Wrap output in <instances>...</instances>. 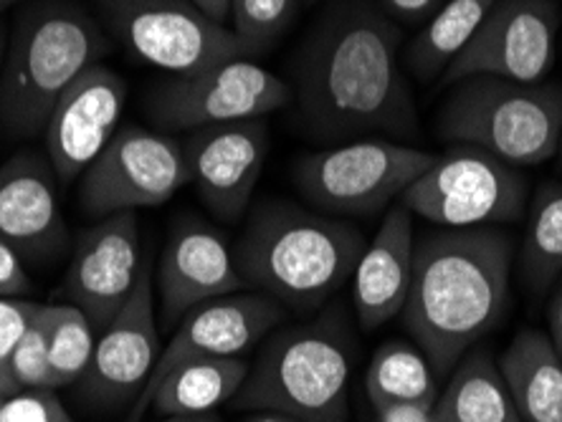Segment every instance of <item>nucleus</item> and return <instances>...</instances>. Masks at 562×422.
<instances>
[{
  "label": "nucleus",
  "mask_w": 562,
  "mask_h": 422,
  "mask_svg": "<svg viewBox=\"0 0 562 422\" xmlns=\"http://www.w3.org/2000/svg\"><path fill=\"white\" fill-rule=\"evenodd\" d=\"M294 77L300 122L314 139L416 135L418 114L401 64V28L370 3L333 8L310 33Z\"/></svg>",
  "instance_id": "obj_1"
},
{
  "label": "nucleus",
  "mask_w": 562,
  "mask_h": 422,
  "mask_svg": "<svg viewBox=\"0 0 562 422\" xmlns=\"http://www.w3.org/2000/svg\"><path fill=\"white\" fill-rule=\"evenodd\" d=\"M515 241L494 228H438L416 238L403 324L436 377L502 324L509 309Z\"/></svg>",
  "instance_id": "obj_2"
},
{
  "label": "nucleus",
  "mask_w": 562,
  "mask_h": 422,
  "mask_svg": "<svg viewBox=\"0 0 562 422\" xmlns=\"http://www.w3.org/2000/svg\"><path fill=\"white\" fill-rule=\"evenodd\" d=\"M366 246V236L335 215L269 201L249 215L234 259L249 292L314 313L352 278Z\"/></svg>",
  "instance_id": "obj_3"
},
{
  "label": "nucleus",
  "mask_w": 562,
  "mask_h": 422,
  "mask_svg": "<svg viewBox=\"0 0 562 422\" xmlns=\"http://www.w3.org/2000/svg\"><path fill=\"white\" fill-rule=\"evenodd\" d=\"M355 337L340 304L263 339L234 410H279L302 422H347Z\"/></svg>",
  "instance_id": "obj_4"
},
{
  "label": "nucleus",
  "mask_w": 562,
  "mask_h": 422,
  "mask_svg": "<svg viewBox=\"0 0 562 422\" xmlns=\"http://www.w3.org/2000/svg\"><path fill=\"white\" fill-rule=\"evenodd\" d=\"M104 52L99 23L71 0L26 8L13 23L0 66V127L15 137L44 132L64 91Z\"/></svg>",
  "instance_id": "obj_5"
},
{
  "label": "nucleus",
  "mask_w": 562,
  "mask_h": 422,
  "mask_svg": "<svg viewBox=\"0 0 562 422\" xmlns=\"http://www.w3.org/2000/svg\"><path fill=\"white\" fill-rule=\"evenodd\" d=\"M451 87L436 117L438 137L446 142L482 147L515 168H532L558 155L560 84L469 77Z\"/></svg>",
  "instance_id": "obj_6"
},
{
  "label": "nucleus",
  "mask_w": 562,
  "mask_h": 422,
  "mask_svg": "<svg viewBox=\"0 0 562 422\" xmlns=\"http://www.w3.org/2000/svg\"><path fill=\"white\" fill-rule=\"evenodd\" d=\"M436 162L434 152L362 137L312 152L294 164V185L314 208L329 215L387 210Z\"/></svg>",
  "instance_id": "obj_7"
},
{
  "label": "nucleus",
  "mask_w": 562,
  "mask_h": 422,
  "mask_svg": "<svg viewBox=\"0 0 562 422\" xmlns=\"http://www.w3.org/2000/svg\"><path fill=\"white\" fill-rule=\"evenodd\" d=\"M530 182L515 164L482 147L453 145L406 193L401 205L441 228H482L525 215Z\"/></svg>",
  "instance_id": "obj_8"
},
{
  "label": "nucleus",
  "mask_w": 562,
  "mask_h": 422,
  "mask_svg": "<svg viewBox=\"0 0 562 422\" xmlns=\"http://www.w3.org/2000/svg\"><path fill=\"white\" fill-rule=\"evenodd\" d=\"M106 26L137 59L190 77L246 59L231 28L211 21L193 0H97Z\"/></svg>",
  "instance_id": "obj_9"
},
{
  "label": "nucleus",
  "mask_w": 562,
  "mask_h": 422,
  "mask_svg": "<svg viewBox=\"0 0 562 422\" xmlns=\"http://www.w3.org/2000/svg\"><path fill=\"white\" fill-rule=\"evenodd\" d=\"M190 182L183 145L147 127H120L81 175V210L94 218L157 208Z\"/></svg>",
  "instance_id": "obj_10"
},
{
  "label": "nucleus",
  "mask_w": 562,
  "mask_h": 422,
  "mask_svg": "<svg viewBox=\"0 0 562 422\" xmlns=\"http://www.w3.org/2000/svg\"><path fill=\"white\" fill-rule=\"evenodd\" d=\"M292 87L251 59L172 77L150 94V114L162 129L193 132L213 124L261 119L292 102Z\"/></svg>",
  "instance_id": "obj_11"
},
{
  "label": "nucleus",
  "mask_w": 562,
  "mask_h": 422,
  "mask_svg": "<svg viewBox=\"0 0 562 422\" xmlns=\"http://www.w3.org/2000/svg\"><path fill=\"white\" fill-rule=\"evenodd\" d=\"M160 327L155 311V269L143 263L135 294L104 332H99L92 360L74 390L94 412L135 408L160 360Z\"/></svg>",
  "instance_id": "obj_12"
},
{
  "label": "nucleus",
  "mask_w": 562,
  "mask_h": 422,
  "mask_svg": "<svg viewBox=\"0 0 562 422\" xmlns=\"http://www.w3.org/2000/svg\"><path fill=\"white\" fill-rule=\"evenodd\" d=\"M558 0H497L482 26L443 73V84L469 77H497L537 84L555 66Z\"/></svg>",
  "instance_id": "obj_13"
},
{
  "label": "nucleus",
  "mask_w": 562,
  "mask_h": 422,
  "mask_svg": "<svg viewBox=\"0 0 562 422\" xmlns=\"http://www.w3.org/2000/svg\"><path fill=\"white\" fill-rule=\"evenodd\" d=\"M195 193L223 223L249 210L269 157V127L261 119L193 129L183 145Z\"/></svg>",
  "instance_id": "obj_14"
},
{
  "label": "nucleus",
  "mask_w": 562,
  "mask_h": 422,
  "mask_svg": "<svg viewBox=\"0 0 562 422\" xmlns=\"http://www.w3.org/2000/svg\"><path fill=\"white\" fill-rule=\"evenodd\" d=\"M143 263L137 215L102 218L81 236L74 251L64 281L66 304L79 306L97 332H104L135 294Z\"/></svg>",
  "instance_id": "obj_15"
},
{
  "label": "nucleus",
  "mask_w": 562,
  "mask_h": 422,
  "mask_svg": "<svg viewBox=\"0 0 562 422\" xmlns=\"http://www.w3.org/2000/svg\"><path fill=\"white\" fill-rule=\"evenodd\" d=\"M127 102V81L94 64L56 102L46 122V155L56 180L71 185L117 135Z\"/></svg>",
  "instance_id": "obj_16"
},
{
  "label": "nucleus",
  "mask_w": 562,
  "mask_h": 422,
  "mask_svg": "<svg viewBox=\"0 0 562 422\" xmlns=\"http://www.w3.org/2000/svg\"><path fill=\"white\" fill-rule=\"evenodd\" d=\"M236 292L246 286L226 238L193 215L176 220L155 269V299L165 324H178L195 306Z\"/></svg>",
  "instance_id": "obj_17"
},
{
  "label": "nucleus",
  "mask_w": 562,
  "mask_h": 422,
  "mask_svg": "<svg viewBox=\"0 0 562 422\" xmlns=\"http://www.w3.org/2000/svg\"><path fill=\"white\" fill-rule=\"evenodd\" d=\"M284 306L259 292H236L190 309L165 346L145 397L172 367L188 360H236L263 342L284 321Z\"/></svg>",
  "instance_id": "obj_18"
},
{
  "label": "nucleus",
  "mask_w": 562,
  "mask_h": 422,
  "mask_svg": "<svg viewBox=\"0 0 562 422\" xmlns=\"http://www.w3.org/2000/svg\"><path fill=\"white\" fill-rule=\"evenodd\" d=\"M0 238L31 263L56 259L69 243L54 168L36 152L0 164Z\"/></svg>",
  "instance_id": "obj_19"
},
{
  "label": "nucleus",
  "mask_w": 562,
  "mask_h": 422,
  "mask_svg": "<svg viewBox=\"0 0 562 422\" xmlns=\"http://www.w3.org/2000/svg\"><path fill=\"white\" fill-rule=\"evenodd\" d=\"M413 213L393 203L352 273V304L362 332H375L403 311L413 281Z\"/></svg>",
  "instance_id": "obj_20"
},
{
  "label": "nucleus",
  "mask_w": 562,
  "mask_h": 422,
  "mask_svg": "<svg viewBox=\"0 0 562 422\" xmlns=\"http://www.w3.org/2000/svg\"><path fill=\"white\" fill-rule=\"evenodd\" d=\"M497 364L519 418L525 422H562V360L548 332H517Z\"/></svg>",
  "instance_id": "obj_21"
},
{
  "label": "nucleus",
  "mask_w": 562,
  "mask_h": 422,
  "mask_svg": "<svg viewBox=\"0 0 562 422\" xmlns=\"http://www.w3.org/2000/svg\"><path fill=\"white\" fill-rule=\"evenodd\" d=\"M249 375V362L244 357L221 360H188L172 367L150 392L139 397L132 418L143 415L150 408L157 415H201V412H216L221 404L234 400L241 390L244 379Z\"/></svg>",
  "instance_id": "obj_22"
},
{
  "label": "nucleus",
  "mask_w": 562,
  "mask_h": 422,
  "mask_svg": "<svg viewBox=\"0 0 562 422\" xmlns=\"http://www.w3.org/2000/svg\"><path fill=\"white\" fill-rule=\"evenodd\" d=\"M436 422H525L490 350L471 346L434 404Z\"/></svg>",
  "instance_id": "obj_23"
},
{
  "label": "nucleus",
  "mask_w": 562,
  "mask_h": 422,
  "mask_svg": "<svg viewBox=\"0 0 562 422\" xmlns=\"http://www.w3.org/2000/svg\"><path fill=\"white\" fill-rule=\"evenodd\" d=\"M497 0H446L411 41L406 61L418 79L434 81L474 38Z\"/></svg>",
  "instance_id": "obj_24"
},
{
  "label": "nucleus",
  "mask_w": 562,
  "mask_h": 422,
  "mask_svg": "<svg viewBox=\"0 0 562 422\" xmlns=\"http://www.w3.org/2000/svg\"><path fill=\"white\" fill-rule=\"evenodd\" d=\"M366 392L373 408L401 402L436 404V372L418 346L393 339V342L378 346L370 360Z\"/></svg>",
  "instance_id": "obj_25"
},
{
  "label": "nucleus",
  "mask_w": 562,
  "mask_h": 422,
  "mask_svg": "<svg viewBox=\"0 0 562 422\" xmlns=\"http://www.w3.org/2000/svg\"><path fill=\"white\" fill-rule=\"evenodd\" d=\"M519 271L532 296L548 294L562 278V182H544L527 213Z\"/></svg>",
  "instance_id": "obj_26"
},
{
  "label": "nucleus",
  "mask_w": 562,
  "mask_h": 422,
  "mask_svg": "<svg viewBox=\"0 0 562 422\" xmlns=\"http://www.w3.org/2000/svg\"><path fill=\"white\" fill-rule=\"evenodd\" d=\"M52 390L69 387L85 375L97 344V329L74 304L46 306Z\"/></svg>",
  "instance_id": "obj_27"
},
{
  "label": "nucleus",
  "mask_w": 562,
  "mask_h": 422,
  "mask_svg": "<svg viewBox=\"0 0 562 422\" xmlns=\"http://www.w3.org/2000/svg\"><path fill=\"white\" fill-rule=\"evenodd\" d=\"M302 0H231V33L244 48L246 59L261 56L277 46L292 26Z\"/></svg>",
  "instance_id": "obj_28"
},
{
  "label": "nucleus",
  "mask_w": 562,
  "mask_h": 422,
  "mask_svg": "<svg viewBox=\"0 0 562 422\" xmlns=\"http://www.w3.org/2000/svg\"><path fill=\"white\" fill-rule=\"evenodd\" d=\"M11 377L15 390H52V364H48V319L41 304L26 334L15 346L11 360Z\"/></svg>",
  "instance_id": "obj_29"
},
{
  "label": "nucleus",
  "mask_w": 562,
  "mask_h": 422,
  "mask_svg": "<svg viewBox=\"0 0 562 422\" xmlns=\"http://www.w3.org/2000/svg\"><path fill=\"white\" fill-rule=\"evenodd\" d=\"M38 309L41 304L29 299H0V397L19 392L11 377V360Z\"/></svg>",
  "instance_id": "obj_30"
},
{
  "label": "nucleus",
  "mask_w": 562,
  "mask_h": 422,
  "mask_svg": "<svg viewBox=\"0 0 562 422\" xmlns=\"http://www.w3.org/2000/svg\"><path fill=\"white\" fill-rule=\"evenodd\" d=\"M0 422H74L56 390H21L0 397Z\"/></svg>",
  "instance_id": "obj_31"
},
{
  "label": "nucleus",
  "mask_w": 562,
  "mask_h": 422,
  "mask_svg": "<svg viewBox=\"0 0 562 422\" xmlns=\"http://www.w3.org/2000/svg\"><path fill=\"white\" fill-rule=\"evenodd\" d=\"M31 294L26 261L0 238V299H23Z\"/></svg>",
  "instance_id": "obj_32"
},
{
  "label": "nucleus",
  "mask_w": 562,
  "mask_h": 422,
  "mask_svg": "<svg viewBox=\"0 0 562 422\" xmlns=\"http://www.w3.org/2000/svg\"><path fill=\"white\" fill-rule=\"evenodd\" d=\"M387 15L403 23H424L441 8V0H380Z\"/></svg>",
  "instance_id": "obj_33"
},
{
  "label": "nucleus",
  "mask_w": 562,
  "mask_h": 422,
  "mask_svg": "<svg viewBox=\"0 0 562 422\" xmlns=\"http://www.w3.org/2000/svg\"><path fill=\"white\" fill-rule=\"evenodd\" d=\"M375 410V422H436L434 404L424 402H401V404H383Z\"/></svg>",
  "instance_id": "obj_34"
},
{
  "label": "nucleus",
  "mask_w": 562,
  "mask_h": 422,
  "mask_svg": "<svg viewBox=\"0 0 562 422\" xmlns=\"http://www.w3.org/2000/svg\"><path fill=\"white\" fill-rule=\"evenodd\" d=\"M548 324H550V339L555 344V350L562 360V284L558 288V294L552 296L550 301V311H548Z\"/></svg>",
  "instance_id": "obj_35"
},
{
  "label": "nucleus",
  "mask_w": 562,
  "mask_h": 422,
  "mask_svg": "<svg viewBox=\"0 0 562 422\" xmlns=\"http://www.w3.org/2000/svg\"><path fill=\"white\" fill-rule=\"evenodd\" d=\"M193 3L201 8V11L209 15L211 21H216V23H221V26H226L231 0H193Z\"/></svg>",
  "instance_id": "obj_36"
},
{
  "label": "nucleus",
  "mask_w": 562,
  "mask_h": 422,
  "mask_svg": "<svg viewBox=\"0 0 562 422\" xmlns=\"http://www.w3.org/2000/svg\"><path fill=\"white\" fill-rule=\"evenodd\" d=\"M244 422H302L292 415H286V412H279V410H251V415L246 418Z\"/></svg>",
  "instance_id": "obj_37"
},
{
  "label": "nucleus",
  "mask_w": 562,
  "mask_h": 422,
  "mask_svg": "<svg viewBox=\"0 0 562 422\" xmlns=\"http://www.w3.org/2000/svg\"><path fill=\"white\" fill-rule=\"evenodd\" d=\"M153 422H226L218 412H201V415H160Z\"/></svg>",
  "instance_id": "obj_38"
},
{
  "label": "nucleus",
  "mask_w": 562,
  "mask_h": 422,
  "mask_svg": "<svg viewBox=\"0 0 562 422\" xmlns=\"http://www.w3.org/2000/svg\"><path fill=\"white\" fill-rule=\"evenodd\" d=\"M21 3H26V0H0V13L8 11V8H13V5H21Z\"/></svg>",
  "instance_id": "obj_39"
},
{
  "label": "nucleus",
  "mask_w": 562,
  "mask_h": 422,
  "mask_svg": "<svg viewBox=\"0 0 562 422\" xmlns=\"http://www.w3.org/2000/svg\"><path fill=\"white\" fill-rule=\"evenodd\" d=\"M3 56H5V38L3 33H0V66H3Z\"/></svg>",
  "instance_id": "obj_40"
},
{
  "label": "nucleus",
  "mask_w": 562,
  "mask_h": 422,
  "mask_svg": "<svg viewBox=\"0 0 562 422\" xmlns=\"http://www.w3.org/2000/svg\"><path fill=\"white\" fill-rule=\"evenodd\" d=\"M558 168L562 170V139H560V147H558Z\"/></svg>",
  "instance_id": "obj_41"
}]
</instances>
